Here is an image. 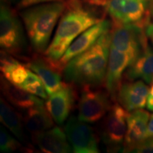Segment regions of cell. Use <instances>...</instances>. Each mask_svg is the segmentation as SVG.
<instances>
[{
    "label": "cell",
    "instance_id": "obj_13",
    "mask_svg": "<svg viewBox=\"0 0 153 153\" xmlns=\"http://www.w3.org/2000/svg\"><path fill=\"white\" fill-rule=\"evenodd\" d=\"M74 101L75 92L72 84L63 82L60 89L49 95L45 106L55 123L62 125L68 118Z\"/></svg>",
    "mask_w": 153,
    "mask_h": 153
},
{
    "label": "cell",
    "instance_id": "obj_10",
    "mask_svg": "<svg viewBox=\"0 0 153 153\" xmlns=\"http://www.w3.org/2000/svg\"><path fill=\"white\" fill-rule=\"evenodd\" d=\"M111 26L109 21L102 19L101 22L84 31L68 47L64 55L55 65V68L59 71L62 72V70L69 61L92 46L103 34L111 28Z\"/></svg>",
    "mask_w": 153,
    "mask_h": 153
},
{
    "label": "cell",
    "instance_id": "obj_28",
    "mask_svg": "<svg viewBox=\"0 0 153 153\" xmlns=\"http://www.w3.org/2000/svg\"><path fill=\"white\" fill-rule=\"evenodd\" d=\"M153 104V85L149 89V93L148 96V99H147V108L149 106H152Z\"/></svg>",
    "mask_w": 153,
    "mask_h": 153
},
{
    "label": "cell",
    "instance_id": "obj_31",
    "mask_svg": "<svg viewBox=\"0 0 153 153\" xmlns=\"http://www.w3.org/2000/svg\"><path fill=\"white\" fill-rule=\"evenodd\" d=\"M152 82H153V81H152Z\"/></svg>",
    "mask_w": 153,
    "mask_h": 153
},
{
    "label": "cell",
    "instance_id": "obj_18",
    "mask_svg": "<svg viewBox=\"0 0 153 153\" xmlns=\"http://www.w3.org/2000/svg\"><path fill=\"white\" fill-rule=\"evenodd\" d=\"M1 90L9 104L22 111L43 104V99L14 85L7 81L3 76L1 77Z\"/></svg>",
    "mask_w": 153,
    "mask_h": 153
},
{
    "label": "cell",
    "instance_id": "obj_21",
    "mask_svg": "<svg viewBox=\"0 0 153 153\" xmlns=\"http://www.w3.org/2000/svg\"><path fill=\"white\" fill-rule=\"evenodd\" d=\"M0 120L5 127H7L13 135L25 145L27 144V139L25 135V127L23 122L22 115L19 114L11 106L8 101L1 97L0 100Z\"/></svg>",
    "mask_w": 153,
    "mask_h": 153
},
{
    "label": "cell",
    "instance_id": "obj_4",
    "mask_svg": "<svg viewBox=\"0 0 153 153\" xmlns=\"http://www.w3.org/2000/svg\"><path fill=\"white\" fill-rule=\"evenodd\" d=\"M1 68L3 76L10 83L43 99L48 98L45 86L34 72L8 53L1 52Z\"/></svg>",
    "mask_w": 153,
    "mask_h": 153
},
{
    "label": "cell",
    "instance_id": "obj_27",
    "mask_svg": "<svg viewBox=\"0 0 153 153\" xmlns=\"http://www.w3.org/2000/svg\"><path fill=\"white\" fill-rule=\"evenodd\" d=\"M145 33L153 43V23H149L145 28Z\"/></svg>",
    "mask_w": 153,
    "mask_h": 153
},
{
    "label": "cell",
    "instance_id": "obj_15",
    "mask_svg": "<svg viewBox=\"0 0 153 153\" xmlns=\"http://www.w3.org/2000/svg\"><path fill=\"white\" fill-rule=\"evenodd\" d=\"M150 116V114L142 108L129 114L123 142V152H133L137 145L145 139Z\"/></svg>",
    "mask_w": 153,
    "mask_h": 153
},
{
    "label": "cell",
    "instance_id": "obj_6",
    "mask_svg": "<svg viewBox=\"0 0 153 153\" xmlns=\"http://www.w3.org/2000/svg\"><path fill=\"white\" fill-rule=\"evenodd\" d=\"M0 46L4 52L19 57L25 46L24 36L16 15L3 3L0 9Z\"/></svg>",
    "mask_w": 153,
    "mask_h": 153
},
{
    "label": "cell",
    "instance_id": "obj_3",
    "mask_svg": "<svg viewBox=\"0 0 153 153\" xmlns=\"http://www.w3.org/2000/svg\"><path fill=\"white\" fill-rule=\"evenodd\" d=\"M66 9L67 3L54 1L31 6L21 12L30 43L36 53L46 51L55 25Z\"/></svg>",
    "mask_w": 153,
    "mask_h": 153
},
{
    "label": "cell",
    "instance_id": "obj_25",
    "mask_svg": "<svg viewBox=\"0 0 153 153\" xmlns=\"http://www.w3.org/2000/svg\"><path fill=\"white\" fill-rule=\"evenodd\" d=\"M148 137H153V114L150 115L146 132H145V139L148 138Z\"/></svg>",
    "mask_w": 153,
    "mask_h": 153
},
{
    "label": "cell",
    "instance_id": "obj_29",
    "mask_svg": "<svg viewBox=\"0 0 153 153\" xmlns=\"http://www.w3.org/2000/svg\"><path fill=\"white\" fill-rule=\"evenodd\" d=\"M88 1H89V2L93 4L104 5L108 0H88Z\"/></svg>",
    "mask_w": 153,
    "mask_h": 153
},
{
    "label": "cell",
    "instance_id": "obj_12",
    "mask_svg": "<svg viewBox=\"0 0 153 153\" xmlns=\"http://www.w3.org/2000/svg\"><path fill=\"white\" fill-rule=\"evenodd\" d=\"M134 60L127 53L111 47L104 84L107 92L113 100L116 98L123 72Z\"/></svg>",
    "mask_w": 153,
    "mask_h": 153
},
{
    "label": "cell",
    "instance_id": "obj_24",
    "mask_svg": "<svg viewBox=\"0 0 153 153\" xmlns=\"http://www.w3.org/2000/svg\"><path fill=\"white\" fill-rule=\"evenodd\" d=\"M69 1L70 0H21L17 8L19 9H23L31 7V6L39 4L41 3L54 2V1H60V2L68 3Z\"/></svg>",
    "mask_w": 153,
    "mask_h": 153
},
{
    "label": "cell",
    "instance_id": "obj_22",
    "mask_svg": "<svg viewBox=\"0 0 153 153\" xmlns=\"http://www.w3.org/2000/svg\"><path fill=\"white\" fill-rule=\"evenodd\" d=\"M31 149L28 147H24V145L21 144L17 140L14 138L11 135L7 133L4 129L1 127L0 128V150L1 152L9 153L15 151H24L26 152L29 150L31 152Z\"/></svg>",
    "mask_w": 153,
    "mask_h": 153
},
{
    "label": "cell",
    "instance_id": "obj_9",
    "mask_svg": "<svg viewBox=\"0 0 153 153\" xmlns=\"http://www.w3.org/2000/svg\"><path fill=\"white\" fill-rule=\"evenodd\" d=\"M67 137L75 153H98V138L87 123L71 116L65 126Z\"/></svg>",
    "mask_w": 153,
    "mask_h": 153
},
{
    "label": "cell",
    "instance_id": "obj_1",
    "mask_svg": "<svg viewBox=\"0 0 153 153\" xmlns=\"http://www.w3.org/2000/svg\"><path fill=\"white\" fill-rule=\"evenodd\" d=\"M111 48V29L89 49L71 60L64 69L67 82L79 86L97 87L105 81Z\"/></svg>",
    "mask_w": 153,
    "mask_h": 153
},
{
    "label": "cell",
    "instance_id": "obj_16",
    "mask_svg": "<svg viewBox=\"0 0 153 153\" xmlns=\"http://www.w3.org/2000/svg\"><path fill=\"white\" fill-rule=\"evenodd\" d=\"M32 138L38 148L43 152L68 153L72 150L66 133L58 127H53L36 134L32 136Z\"/></svg>",
    "mask_w": 153,
    "mask_h": 153
},
{
    "label": "cell",
    "instance_id": "obj_8",
    "mask_svg": "<svg viewBox=\"0 0 153 153\" xmlns=\"http://www.w3.org/2000/svg\"><path fill=\"white\" fill-rule=\"evenodd\" d=\"M84 86L78 104L77 118L87 123L101 120L111 107L110 96L104 91Z\"/></svg>",
    "mask_w": 153,
    "mask_h": 153
},
{
    "label": "cell",
    "instance_id": "obj_14",
    "mask_svg": "<svg viewBox=\"0 0 153 153\" xmlns=\"http://www.w3.org/2000/svg\"><path fill=\"white\" fill-rule=\"evenodd\" d=\"M149 89L143 80L124 82L120 86L116 99L126 110L133 111L146 106Z\"/></svg>",
    "mask_w": 153,
    "mask_h": 153
},
{
    "label": "cell",
    "instance_id": "obj_19",
    "mask_svg": "<svg viewBox=\"0 0 153 153\" xmlns=\"http://www.w3.org/2000/svg\"><path fill=\"white\" fill-rule=\"evenodd\" d=\"M22 118L25 128L32 136L53 127V119L44 104L25 110Z\"/></svg>",
    "mask_w": 153,
    "mask_h": 153
},
{
    "label": "cell",
    "instance_id": "obj_17",
    "mask_svg": "<svg viewBox=\"0 0 153 153\" xmlns=\"http://www.w3.org/2000/svg\"><path fill=\"white\" fill-rule=\"evenodd\" d=\"M26 65L39 76L48 96L62 87L63 82L61 80L60 71L53 67L45 57H34Z\"/></svg>",
    "mask_w": 153,
    "mask_h": 153
},
{
    "label": "cell",
    "instance_id": "obj_2",
    "mask_svg": "<svg viewBox=\"0 0 153 153\" xmlns=\"http://www.w3.org/2000/svg\"><path fill=\"white\" fill-rule=\"evenodd\" d=\"M101 20L92 11L84 8L79 0L67 3L66 10L44 56L54 67L78 36Z\"/></svg>",
    "mask_w": 153,
    "mask_h": 153
},
{
    "label": "cell",
    "instance_id": "obj_23",
    "mask_svg": "<svg viewBox=\"0 0 153 153\" xmlns=\"http://www.w3.org/2000/svg\"><path fill=\"white\" fill-rule=\"evenodd\" d=\"M133 152L138 153H153V137H148L141 141Z\"/></svg>",
    "mask_w": 153,
    "mask_h": 153
},
{
    "label": "cell",
    "instance_id": "obj_20",
    "mask_svg": "<svg viewBox=\"0 0 153 153\" xmlns=\"http://www.w3.org/2000/svg\"><path fill=\"white\" fill-rule=\"evenodd\" d=\"M125 77L130 81L141 79L148 84L153 81V49L148 44L128 68Z\"/></svg>",
    "mask_w": 153,
    "mask_h": 153
},
{
    "label": "cell",
    "instance_id": "obj_26",
    "mask_svg": "<svg viewBox=\"0 0 153 153\" xmlns=\"http://www.w3.org/2000/svg\"><path fill=\"white\" fill-rule=\"evenodd\" d=\"M150 16H153V0H142Z\"/></svg>",
    "mask_w": 153,
    "mask_h": 153
},
{
    "label": "cell",
    "instance_id": "obj_7",
    "mask_svg": "<svg viewBox=\"0 0 153 153\" xmlns=\"http://www.w3.org/2000/svg\"><path fill=\"white\" fill-rule=\"evenodd\" d=\"M128 115V111L118 103L112 105L107 113L103 121L101 136L108 152H117L121 148L127 129Z\"/></svg>",
    "mask_w": 153,
    "mask_h": 153
},
{
    "label": "cell",
    "instance_id": "obj_30",
    "mask_svg": "<svg viewBox=\"0 0 153 153\" xmlns=\"http://www.w3.org/2000/svg\"><path fill=\"white\" fill-rule=\"evenodd\" d=\"M148 108L149 110H150V111H153V104L152 105V106L148 107Z\"/></svg>",
    "mask_w": 153,
    "mask_h": 153
},
{
    "label": "cell",
    "instance_id": "obj_5",
    "mask_svg": "<svg viewBox=\"0 0 153 153\" xmlns=\"http://www.w3.org/2000/svg\"><path fill=\"white\" fill-rule=\"evenodd\" d=\"M150 18L133 24H113L111 28V47L137 58L148 45L145 28Z\"/></svg>",
    "mask_w": 153,
    "mask_h": 153
},
{
    "label": "cell",
    "instance_id": "obj_11",
    "mask_svg": "<svg viewBox=\"0 0 153 153\" xmlns=\"http://www.w3.org/2000/svg\"><path fill=\"white\" fill-rule=\"evenodd\" d=\"M106 4L113 24H133L150 17L142 0H108Z\"/></svg>",
    "mask_w": 153,
    "mask_h": 153
}]
</instances>
